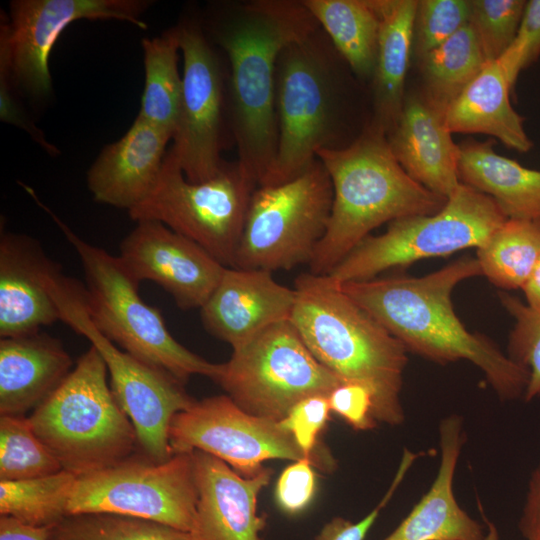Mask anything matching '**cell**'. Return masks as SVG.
I'll use <instances>...</instances> for the list:
<instances>
[{
	"label": "cell",
	"mask_w": 540,
	"mask_h": 540,
	"mask_svg": "<svg viewBox=\"0 0 540 540\" xmlns=\"http://www.w3.org/2000/svg\"><path fill=\"white\" fill-rule=\"evenodd\" d=\"M207 30L230 65V112L237 163L257 187L273 164L278 141L275 75L278 57L319 24L303 1L216 4Z\"/></svg>",
	"instance_id": "1"
},
{
	"label": "cell",
	"mask_w": 540,
	"mask_h": 540,
	"mask_svg": "<svg viewBox=\"0 0 540 540\" xmlns=\"http://www.w3.org/2000/svg\"><path fill=\"white\" fill-rule=\"evenodd\" d=\"M478 275L482 272L477 259L465 256L421 277L398 275L337 284L407 351L441 364L467 360L484 373L502 400L524 397L528 370L485 336L468 331L454 312L453 289Z\"/></svg>",
	"instance_id": "2"
},
{
	"label": "cell",
	"mask_w": 540,
	"mask_h": 540,
	"mask_svg": "<svg viewBox=\"0 0 540 540\" xmlns=\"http://www.w3.org/2000/svg\"><path fill=\"white\" fill-rule=\"evenodd\" d=\"M294 289L290 321L312 355L342 382L370 390L377 423L402 424L404 345L328 275L303 273Z\"/></svg>",
	"instance_id": "3"
},
{
	"label": "cell",
	"mask_w": 540,
	"mask_h": 540,
	"mask_svg": "<svg viewBox=\"0 0 540 540\" xmlns=\"http://www.w3.org/2000/svg\"><path fill=\"white\" fill-rule=\"evenodd\" d=\"M316 157L333 188L327 228L308 264L316 275L329 274L381 224L435 214L448 199L411 178L393 155L387 135L369 122L346 147L320 150Z\"/></svg>",
	"instance_id": "4"
},
{
	"label": "cell",
	"mask_w": 540,
	"mask_h": 540,
	"mask_svg": "<svg viewBox=\"0 0 540 540\" xmlns=\"http://www.w3.org/2000/svg\"><path fill=\"white\" fill-rule=\"evenodd\" d=\"M341 59L320 27L281 51L275 75L277 149L261 186L294 179L320 150L343 148Z\"/></svg>",
	"instance_id": "5"
},
{
	"label": "cell",
	"mask_w": 540,
	"mask_h": 540,
	"mask_svg": "<svg viewBox=\"0 0 540 540\" xmlns=\"http://www.w3.org/2000/svg\"><path fill=\"white\" fill-rule=\"evenodd\" d=\"M107 373L102 356L91 345L28 417L62 469L77 477L124 461L138 445L133 424L108 386Z\"/></svg>",
	"instance_id": "6"
},
{
	"label": "cell",
	"mask_w": 540,
	"mask_h": 540,
	"mask_svg": "<svg viewBox=\"0 0 540 540\" xmlns=\"http://www.w3.org/2000/svg\"><path fill=\"white\" fill-rule=\"evenodd\" d=\"M77 252L85 275L83 303L94 327L122 350L160 368L182 383L192 375L214 379L218 364L181 345L169 332L160 311L140 297L138 282L119 256L81 239L49 209Z\"/></svg>",
	"instance_id": "7"
},
{
	"label": "cell",
	"mask_w": 540,
	"mask_h": 540,
	"mask_svg": "<svg viewBox=\"0 0 540 540\" xmlns=\"http://www.w3.org/2000/svg\"><path fill=\"white\" fill-rule=\"evenodd\" d=\"M507 217L488 195L460 184L432 215L396 219L369 235L327 274L338 284L376 278L392 268L480 247Z\"/></svg>",
	"instance_id": "8"
},
{
	"label": "cell",
	"mask_w": 540,
	"mask_h": 540,
	"mask_svg": "<svg viewBox=\"0 0 540 540\" xmlns=\"http://www.w3.org/2000/svg\"><path fill=\"white\" fill-rule=\"evenodd\" d=\"M333 188L317 158L294 179L253 192L234 268L290 270L309 264L325 234Z\"/></svg>",
	"instance_id": "9"
},
{
	"label": "cell",
	"mask_w": 540,
	"mask_h": 540,
	"mask_svg": "<svg viewBox=\"0 0 540 540\" xmlns=\"http://www.w3.org/2000/svg\"><path fill=\"white\" fill-rule=\"evenodd\" d=\"M257 188L238 163H224L204 182L186 179L168 150L151 194L128 211L135 222L157 221L233 267L250 199Z\"/></svg>",
	"instance_id": "10"
},
{
	"label": "cell",
	"mask_w": 540,
	"mask_h": 540,
	"mask_svg": "<svg viewBox=\"0 0 540 540\" xmlns=\"http://www.w3.org/2000/svg\"><path fill=\"white\" fill-rule=\"evenodd\" d=\"M213 380L245 412L274 421L299 401L329 396L342 383L312 355L290 319L233 349Z\"/></svg>",
	"instance_id": "11"
},
{
	"label": "cell",
	"mask_w": 540,
	"mask_h": 540,
	"mask_svg": "<svg viewBox=\"0 0 540 540\" xmlns=\"http://www.w3.org/2000/svg\"><path fill=\"white\" fill-rule=\"evenodd\" d=\"M197 503L193 451L174 453L164 462L134 453L114 466L77 477L67 515H126L192 534Z\"/></svg>",
	"instance_id": "12"
},
{
	"label": "cell",
	"mask_w": 540,
	"mask_h": 540,
	"mask_svg": "<svg viewBox=\"0 0 540 540\" xmlns=\"http://www.w3.org/2000/svg\"><path fill=\"white\" fill-rule=\"evenodd\" d=\"M56 296L62 321L86 337L102 356L112 393L133 424L142 454L156 462L170 459L174 454L169 441L172 419L195 400L184 383L119 349L100 333L85 310L82 284L68 278Z\"/></svg>",
	"instance_id": "13"
},
{
	"label": "cell",
	"mask_w": 540,
	"mask_h": 540,
	"mask_svg": "<svg viewBox=\"0 0 540 540\" xmlns=\"http://www.w3.org/2000/svg\"><path fill=\"white\" fill-rule=\"evenodd\" d=\"M147 0H14L1 13L0 53L11 80L34 99L52 93L49 56L61 33L78 20H120L146 29Z\"/></svg>",
	"instance_id": "14"
},
{
	"label": "cell",
	"mask_w": 540,
	"mask_h": 540,
	"mask_svg": "<svg viewBox=\"0 0 540 540\" xmlns=\"http://www.w3.org/2000/svg\"><path fill=\"white\" fill-rule=\"evenodd\" d=\"M169 441L173 453H208L244 477L258 474L266 460L306 458L279 421L245 412L228 395L194 400L177 413L170 425Z\"/></svg>",
	"instance_id": "15"
},
{
	"label": "cell",
	"mask_w": 540,
	"mask_h": 540,
	"mask_svg": "<svg viewBox=\"0 0 540 540\" xmlns=\"http://www.w3.org/2000/svg\"><path fill=\"white\" fill-rule=\"evenodd\" d=\"M183 56L180 109L169 149L187 180L204 182L218 174L222 149L224 83L219 58L202 25H177Z\"/></svg>",
	"instance_id": "16"
},
{
	"label": "cell",
	"mask_w": 540,
	"mask_h": 540,
	"mask_svg": "<svg viewBox=\"0 0 540 540\" xmlns=\"http://www.w3.org/2000/svg\"><path fill=\"white\" fill-rule=\"evenodd\" d=\"M138 281H153L183 310L201 308L226 267L203 247L157 221H140L118 255Z\"/></svg>",
	"instance_id": "17"
},
{
	"label": "cell",
	"mask_w": 540,
	"mask_h": 540,
	"mask_svg": "<svg viewBox=\"0 0 540 540\" xmlns=\"http://www.w3.org/2000/svg\"><path fill=\"white\" fill-rule=\"evenodd\" d=\"M60 266L30 236L2 233L0 238V336L39 332L62 321L56 290Z\"/></svg>",
	"instance_id": "18"
},
{
	"label": "cell",
	"mask_w": 540,
	"mask_h": 540,
	"mask_svg": "<svg viewBox=\"0 0 540 540\" xmlns=\"http://www.w3.org/2000/svg\"><path fill=\"white\" fill-rule=\"evenodd\" d=\"M295 289L278 283L272 272L226 267L213 293L200 308L205 329L232 349L268 327L289 320Z\"/></svg>",
	"instance_id": "19"
},
{
	"label": "cell",
	"mask_w": 540,
	"mask_h": 540,
	"mask_svg": "<svg viewBox=\"0 0 540 540\" xmlns=\"http://www.w3.org/2000/svg\"><path fill=\"white\" fill-rule=\"evenodd\" d=\"M193 460L198 491L193 539L262 540L266 521L257 514V499L272 469L244 477L208 453L194 450Z\"/></svg>",
	"instance_id": "20"
},
{
	"label": "cell",
	"mask_w": 540,
	"mask_h": 540,
	"mask_svg": "<svg viewBox=\"0 0 540 540\" xmlns=\"http://www.w3.org/2000/svg\"><path fill=\"white\" fill-rule=\"evenodd\" d=\"M171 139L136 117L120 139L101 150L88 170L87 186L94 200L127 211L143 202L156 186Z\"/></svg>",
	"instance_id": "21"
},
{
	"label": "cell",
	"mask_w": 540,
	"mask_h": 540,
	"mask_svg": "<svg viewBox=\"0 0 540 540\" xmlns=\"http://www.w3.org/2000/svg\"><path fill=\"white\" fill-rule=\"evenodd\" d=\"M451 134L444 114L420 93L405 96L400 117L387 140L393 155L411 178L448 198L461 184L460 149Z\"/></svg>",
	"instance_id": "22"
},
{
	"label": "cell",
	"mask_w": 540,
	"mask_h": 540,
	"mask_svg": "<svg viewBox=\"0 0 540 540\" xmlns=\"http://www.w3.org/2000/svg\"><path fill=\"white\" fill-rule=\"evenodd\" d=\"M462 419L449 415L439 424L440 463L429 490L383 540H490L484 527L458 504L453 482L465 442Z\"/></svg>",
	"instance_id": "23"
},
{
	"label": "cell",
	"mask_w": 540,
	"mask_h": 540,
	"mask_svg": "<svg viewBox=\"0 0 540 540\" xmlns=\"http://www.w3.org/2000/svg\"><path fill=\"white\" fill-rule=\"evenodd\" d=\"M72 364L61 341L46 333L1 338V415L33 411L68 376Z\"/></svg>",
	"instance_id": "24"
},
{
	"label": "cell",
	"mask_w": 540,
	"mask_h": 540,
	"mask_svg": "<svg viewBox=\"0 0 540 540\" xmlns=\"http://www.w3.org/2000/svg\"><path fill=\"white\" fill-rule=\"evenodd\" d=\"M380 17L369 123L386 135L395 127L405 99L417 0H375Z\"/></svg>",
	"instance_id": "25"
},
{
	"label": "cell",
	"mask_w": 540,
	"mask_h": 540,
	"mask_svg": "<svg viewBox=\"0 0 540 540\" xmlns=\"http://www.w3.org/2000/svg\"><path fill=\"white\" fill-rule=\"evenodd\" d=\"M511 89L498 61H487L447 108L446 127L451 133L490 135L511 149L529 151L533 144L525 132L524 119L511 105Z\"/></svg>",
	"instance_id": "26"
},
{
	"label": "cell",
	"mask_w": 540,
	"mask_h": 540,
	"mask_svg": "<svg viewBox=\"0 0 540 540\" xmlns=\"http://www.w3.org/2000/svg\"><path fill=\"white\" fill-rule=\"evenodd\" d=\"M494 141L459 144L460 183L491 197L507 219L540 220V171L496 153Z\"/></svg>",
	"instance_id": "27"
},
{
	"label": "cell",
	"mask_w": 540,
	"mask_h": 540,
	"mask_svg": "<svg viewBox=\"0 0 540 540\" xmlns=\"http://www.w3.org/2000/svg\"><path fill=\"white\" fill-rule=\"evenodd\" d=\"M303 2L351 71L360 79H371L380 30L375 0Z\"/></svg>",
	"instance_id": "28"
},
{
	"label": "cell",
	"mask_w": 540,
	"mask_h": 540,
	"mask_svg": "<svg viewBox=\"0 0 540 540\" xmlns=\"http://www.w3.org/2000/svg\"><path fill=\"white\" fill-rule=\"evenodd\" d=\"M145 83L141 97L140 119L162 129L172 138L176 129L182 76L178 69L180 41L177 26L142 40Z\"/></svg>",
	"instance_id": "29"
},
{
	"label": "cell",
	"mask_w": 540,
	"mask_h": 540,
	"mask_svg": "<svg viewBox=\"0 0 540 540\" xmlns=\"http://www.w3.org/2000/svg\"><path fill=\"white\" fill-rule=\"evenodd\" d=\"M487 60L469 23L419 59L425 100L445 115Z\"/></svg>",
	"instance_id": "30"
},
{
	"label": "cell",
	"mask_w": 540,
	"mask_h": 540,
	"mask_svg": "<svg viewBox=\"0 0 540 540\" xmlns=\"http://www.w3.org/2000/svg\"><path fill=\"white\" fill-rule=\"evenodd\" d=\"M540 255V220L507 219L477 248L482 275L503 289L522 288Z\"/></svg>",
	"instance_id": "31"
},
{
	"label": "cell",
	"mask_w": 540,
	"mask_h": 540,
	"mask_svg": "<svg viewBox=\"0 0 540 540\" xmlns=\"http://www.w3.org/2000/svg\"><path fill=\"white\" fill-rule=\"evenodd\" d=\"M77 476L66 470L17 481H0V514L51 527L67 516Z\"/></svg>",
	"instance_id": "32"
},
{
	"label": "cell",
	"mask_w": 540,
	"mask_h": 540,
	"mask_svg": "<svg viewBox=\"0 0 540 540\" xmlns=\"http://www.w3.org/2000/svg\"><path fill=\"white\" fill-rule=\"evenodd\" d=\"M49 540H194L191 534L138 517L112 513L65 516L50 527Z\"/></svg>",
	"instance_id": "33"
},
{
	"label": "cell",
	"mask_w": 540,
	"mask_h": 540,
	"mask_svg": "<svg viewBox=\"0 0 540 540\" xmlns=\"http://www.w3.org/2000/svg\"><path fill=\"white\" fill-rule=\"evenodd\" d=\"M63 470L25 415L0 417V481L42 477Z\"/></svg>",
	"instance_id": "34"
},
{
	"label": "cell",
	"mask_w": 540,
	"mask_h": 540,
	"mask_svg": "<svg viewBox=\"0 0 540 540\" xmlns=\"http://www.w3.org/2000/svg\"><path fill=\"white\" fill-rule=\"evenodd\" d=\"M525 5L524 0H470L469 25L487 61L497 60L512 43Z\"/></svg>",
	"instance_id": "35"
},
{
	"label": "cell",
	"mask_w": 540,
	"mask_h": 540,
	"mask_svg": "<svg viewBox=\"0 0 540 540\" xmlns=\"http://www.w3.org/2000/svg\"><path fill=\"white\" fill-rule=\"evenodd\" d=\"M499 299L515 320L509 337L508 357L529 372L524 399L540 398V309L503 292Z\"/></svg>",
	"instance_id": "36"
},
{
	"label": "cell",
	"mask_w": 540,
	"mask_h": 540,
	"mask_svg": "<svg viewBox=\"0 0 540 540\" xmlns=\"http://www.w3.org/2000/svg\"><path fill=\"white\" fill-rule=\"evenodd\" d=\"M470 0H417L412 52L418 60L469 23Z\"/></svg>",
	"instance_id": "37"
},
{
	"label": "cell",
	"mask_w": 540,
	"mask_h": 540,
	"mask_svg": "<svg viewBox=\"0 0 540 540\" xmlns=\"http://www.w3.org/2000/svg\"><path fill=\"white\" fill-rule=\"evenodd\" d=\"M328 396L316 395L295 404L288 414L279 421L280 426L289 432L306 458L319 468L332 469L335 464L329 453L320 452L317 439L324 428L330 413Z\"/></svg>",
	"instance_id": "38"
},
{
	"label": "cell",
	"mask_w": 540,
	"mask_h": 540,
	"mask_svg": "<svg viewBox=\"0 0 540 540\" xmlns=\"http://www.w3.org/2000/svg\"><path fill=\"white\" fill-rule=\"evenodd\" d=\"M540 56V0L526 1L517 33L497 59L513 88L520 72Z\"/></svg>",
	"instance_id": "39"
},
{
	"label": "cell",
	"mask_w": 540,
	"mask_h": 540,
	"mask_svg": "<svg viewBox=\"0 0 540 540\" xmlns=\"http://www.w3.org/2000/svg\"><path fill=\"white\" fill-rule=\"evenodd\" d=\"M417 457V453L404 449L396 475L377 506L356 523L343 517L332 518L322 527L314 540H364L380 512L390 501Z\"/></svg>",
	"instance_id": "40"
},
{
	"label": "cell",
	"mask_w": 540,
	"mask_h": 540,
	"mask_svg": "<svg viewBox=\"0 0 540 540\" xmlns=\"http://www.w3.org/2000/svg\"><path fill=\"white\" fill-rule=\"evenodd\" d=\"M313 465L312 460L303 458L294 461L279 476L275 495L278 506L285 513L298 514L312 501L316 490Z\"/></svg>",
	"instance_id": "41"
},
{
	"label": "cell",
	"mask_w": 540,
	"mask_h": 540,
	"mask_svg": "<svg viewBox=\"0 0 540 540\" xmlns=\"http://www.w3.org/2000/svg\"><path fill=\"white\" fill-rule=\"evenodd\" d=\"M331 411L341 416L354 430L368 431L376 427L373 398L364 385L342 382L328 396Z\"/></svg>",
	"instance_id": "42"
},
{
	"label": "cell",
	"mask_w": 540,
	"mask_h": 540,
	"mask_svg": "<svg viewBox=\"0 0 540 540\" xmlns=\"http://www.w3.org/2000/svg\"><path fill=\"white\" fill-rule=\"evenodd\" d=\"M7 60L0 57V118L17 126L30 135L47 153L59 154V150L47 141L44 133L31 121L12 94L13 84Z\"/></svg>",
	"instance_id": "43"
},
{
	"label": "cell",
	"mask_w": 540,
	"mask_h": 540,
	"mask_svg": "<svg viewBox=\"0 0 540 540\" xmlns=\"http://www.w3.org/2000/svg\"><path fill=\"white\" fill-rule=\"evenodd\" d=\"M518 528L525 540H540V462L529 478Z\"/></svg>",
	"instance_id": "44"
},
{
	"label": "cell",
	"mask_w": 540,
	"mask_h": 540,
	"mask_svg": "<svg viewBox=\"0 0 540 540\" xmlns=\"http://www.w3.org/2000/svg\"><path fill=\"white\" fill-rule=\"evenodd\" d=\"M50 527L29 525L11 516L0 517V540H49Z\"/></svg>",
	"instance_id": "45"
},
{
	"label": "cell",
	"mask_w": 540,
	"mask_h": 540,
	"mask_svg": "<svg viewBox=\"0 0 540 540\" xmlns=\"http://www.w3.org/2000/svg\"><path fill=\"white\" fill-rule=\"evenodd\" d=\"M527 304L540 309V255L527 282L522 287Z\"/></svg>",
	"instance_id": "46"
}]
</instances>
